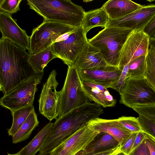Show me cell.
Instances as JSON below:
<instances>
[{
	"instance_id": "obj_39",
	"label": "cell",
	"mask_w": 155,
	"mask_h": 155,
	"mask_svg": "<svg viewBox=\"0 0 155 155\" xmlns=\"http://www.w3.org/2000/svg\"><path fill=\"white\" fill-rule=\"evenodd\" d=\"M150 45L152 46L155 48V38H150Z\"/></svg>"
},
{
	"instance_id": "obj_25",
	"label": "cell",
	"mask_w": 155,
	"mask_h": 155,
	"mask_svg": "<svg viewBox=\"0 0 155 155\" xmlns=\"http://www.w3.org/2000/svg\"><path fill=\"white\" fill-rule=\"evenodd\" d=\"M35 110L33 105L24 107L11 111L13 122L11 128L8 130L9 136H13L25 122L29 114Z\"/></svg>"
},
{
	"instance_id": "obj_28",
	"label": "cell",
	"mask_w": 155,
	"mask_h": 155,
	"mask_svg": "<svg viewBox=\"0 0 155 155\" xmlns=\"http://www.w3.org/2000/svg\"><path fill=\"white\" fill-rule=\"evenodd\" d=\"M117 120L120 125L131 133L142 131L138 117L122 116Z\"/></svg>"
},
{
	"instance_id": "obj_6",
	"label": "cell",
	"mask_w": 155,
	"mask_h": 155,
	"mask_svg": "<svg viewBox=\"0 0 155 155\" xmlns=\"http://www.w3.org/2000/svg\"><path fill=\"white\" fill-rule=\"evenodd\" d=\"M60 91L58 117L90 100L78 70L73 65L68 66L64 83Z\"/></svg>"
},
{
	"instance_id": "obj_30",
	"label": "cell",
	"mask_w": 155,
	"mask_h": 155,
	"mask_svg": "<svg viewBox=\"0 0 155 155\" xmlns=\"http://www.w3.org/2000/svg\"><path fill=\"white\" fill-rule=\"evenodd\" d=\"M138 118L142 131L155 139V122L140 115Z\"/></svg>"
},
{
	"instance_id": "obj_33",
	"label": "cell",
	"mask_w": 155,
	"mask_h": 155,
	"mask_svg": "<svg viewBox=\"0 0 155 155\" xmlns=\"http://www.w3.org/2000/svg\"><path fill=\"white\" fill-rule=\"evenodd\" d=\"M129 62L124 66L118 81L114 86L113 89L117 91L120 94L123 90L125 84L128 71Z\"/></svg>"
},
{
	"instance_id": "obj_18",
	"label": "cell",
	"mask_w": 155,
	"mask_h": 155,
	"mask_svg": "<svg viewBox=\"0 0 155 155\" xmlns=\"http://www.w3.org/2000/svg\"><path fill=\"white\" fill-rule=\"evenodd\" d=\"M83 84L90 100L105 108L115 106L116 100L104 87L89 82L83 81Z\"/></svg>"
},
{
	"instance_id": "obj_31",
	"label": "cell",
	"mask_w": 155,
	"mask_h": 155,
	"mask_svg": "<svg viewBox=\"0 0 155 155\" xmlns=\"http://www.w3.org/2000/svg\"><path fill=\"white\" fill-rule=\"evenodd\" d=\"M21 0H0V11L11 15L20 10L19 5Z\"/></svg>"
},
{
	"instance_id": "obj_20",
	"label": "cell",
	"mask_w": 155,
	"mask_h": 155,
	"mask_svg": "<svg viewBox=\"0 0 155 155\" xmlns=\"http://www.w3.org/2000/svg\"><path fill=\"white\" fill-rule=\"evenodd\" d=\"M109 17L104 8L101 7L85 12L81 26L86 34L91 29L97 27H107Z\"/></svg>"
},
{
	"instance_id": "obj_24",
	"label": "cell",
	"mask_w": 155,
	"mask_h": 155,
	"mask_svg": "<svg viewBox=\"0 0 155 155\" xmlns=\"http://www.w3.org/2000/svg\"><path fill=\"white\" fill-rule=\"evenodd\" d=\"M39 123L37 115L34 110L29 114L20 128L12 136V143L16 144L28 139Z\"/></svg>"
},
{
	"instance_id": "obj_7",
	"label": "cell",
	"mask_w": 155,
	"mask_h": 155,
	"mask_svg": "<svg viewBox=\"0 0 155 155\" xmlns=\"http://www.w3.org/2000/svg\"><path fill=\"white\" fill-rule=\"evenodd\" d=\"M44 74L36 73L24 80L4 95L0 105L11 111L33 105L37 85Z\"/></svg>"
},
{
	"instance_id": "obj_12",
	"label": "cell",
	"mask_w": 155,
	"mask_h": 155,
	"mask_svg": "<svg viewBox=\"0 0 155 155\" xmlns=\"http://www.w3.org/2000/svg\"><path fill=\"white\" fill-rule=\"evenodd\" d=\"M100 133L93 130L87 123L58 146L49 155H75L84 150Z\"/></svg>"
},
{
	"instance_id": "obj_44",
	"label": "cell",
	"mask_w": 155,
	"mask_h": 155,
	"mask_svg": "<svg viewBox=\"0 0 155 155\" xmlns=\"http://www.w3.org/2000/svg\"><path fill=\"white\" fill-rule=\"evenodd\" d=\"M40 155L39 154V155Z\"/></svg>"
},
{
	"instance_id": "obj_29",
	"label": "cell",
	"mask_w": 155,
	"mask_h": 155,
	"mask_svg": "<svg viewBox=\"0 0 155 155\" xmlns=\"http://www.w3.org/2000/svg\"><path fill=\"white\" fill-rule=\"evenodd\" d=\"M132 109L139 115L155 122V104L137 105L133 107Z\"/></svg>"
},
{
	"instance_id": "obj_17",
	"label": "cell",
	"mask_w": 155,
	"mask_h": 155,
	"mask_svg": "<svg viewBox=\"0 0 155 155\" xmlns=\"http://www.w3.org/2000/svg\"><path fill=\"white\" fill-rule=\"evenodd\" d=\"M88 124L95 131L111 135L120 145L132 133L120 125L117 119H105L98 117L90 121Z\"/></svg>"
},
{
	"instance_id": "obj_11",
	"label": "cell",
	"mask_w": 155,
	"mask_h": 155,
	"mask_svg": "<svg viewBox=\"0 0 155 155\" xmlns=\"http://www.w3.org/2000/svg\"><path fill=\"white\" fill-rule=\"evenodd\" d=\"M149 36L143 30L134 29L130 33L120 53L118 67L124 66L133 60L147 55L150 46Z\"/></svg>"
},
{
	"instance_id": "obj_9",
	"label": "cell",
	"mask_w": 155,
	"mask_h": 155,
	"mask_svg": "<svg viewBox=\"0 0 155 155\" xmlns=\"http://www.w3.org/2000/svg\"><path fill=\"white\" fill-rule=\"evenodd\" d=\"M87 34L81 26L65 39L56 41L51 46L53 52L68 66L74 65L84 48L88 43Z\"/></svg>"
},
{
	"instance_id": "obj_19",
	"label": "cell",
	"mask_w": 155,
	"mask_h": 155,
	"mask_svg": "<svg viewBox=\"0 0 155 155\" xmlns=\"http://www.w3.org/2000/svg\"><path fill=\"white\" fill-rule=\"evenodd\" d=\"M143 5L130 0H109L102 7L110 19L119 18L142 7Z\"/></svg>"
},
{
	"instance_id": "obj_8",
	"label": "cell",
	"mask_w": 155,
	"mask_h": 155,
	"mask_svg": "<svg viewBox=\"0 0 155 155\" xmlns=\"http://www.w3.org/2000/svg\"><path fill=\"white\" fill-rule=\"evenodd\" d=\"M120 95V103L132 108L137 105L155 104V92L145 78H127Z\"/></svg>"
},
{
	"instance_id": "obj_36",
	"label": "cell",
	"mask_w": 155,
	"mask_h": 155,
	"mask_svg": "<svg viewBox=\"0 0 155 155\" xmlns=\"http://www.w3.org/2000/svg\"><path fill=\"white\" fill-rule=\"evenodd\" d=\"M143 31L150 38L155 35V15L143 29Z\"/></svg>"
},
{
	"instance_id": "obj_26",
	"label": "cell",
	"mask_w": 155,
	"mask_h": 155,
	"mask_svg": "<svg viewBox=\"0 0 155 155\" xmlns=\"http://www.w3.org/2000/svg\"><path fill=\"white\" fill-rule=\"evenodd\" d=\"M146 56L142 55L129 62L127 78L141 79L145 78L146 71Z\"/></svg>"
},
{
	"instance_id": "obj_2",
	"label": "cell",
	"mask_w": 155,
	"mask_h": 155,
	"mask_svg": "<svg viewBox=\"0 0 155 155\" xmlns=\"http://www.w3.org/2000/svg\"><path fill=\"white\" fill-rule=\"evenodd\" d=\"M25 51L8 39L0 38V90L4 95L36 73Z\"/></svg>"
},
{
	"instance_id": "obj_21",
	"label": "cell",
	"mask_w": 155,
	"mask_h": 155,
	"mask_svg": "<svg viewBox=\"0 0 155 155\" xmlns=\"http://www.w3.org/2000/svg\"><path fill=\"white\" fill-rule=\"evenodd\" d=\"M120 146L118 141L111 135L100 133L84 150L86 153H97L114 149Z\"/></svg>"
},
{
	"instance_id": "obj_22",
	"label": "cell",
	"mask_w": 155,
	"mask_h": 155,
	"mask_svg": "<svg viewBox=\"0 0 155 155\" xmlns=\"http://www.w3.org/2000/svg\"><path fill=\"white\" fill-rule=\"evenodd\" d=\"M52 123L46 124L26 146L18 153L20 155H35L43 146L49 133Z\"/></svg>"
},
{
	"instance_id": "obj_5",
	"label": "cell",
	"mask_w": 155,
	"mask_h": 155,
	"mask_svg": "<svg viewBox=\"0 0 155 155\" xmlns=\"http://www.w3.org/2000/svg\"><path fill=\"white\" fill-rule=\"evenodd\" d=\"M77 28L62 23L44 20L32 31L30 36L29 54L39 52L56 41L65 39Z\"/></svg>"
},
{
	"instance_id": "obj_10",
	"label": "cell",
	"mask_w": 155,
	"mask_h": 155,
	"mask_svg": "<svg viewBox=\"0 0 155 155\" xmlns=\"http://www.w3.org/2000/svg\"><path fill=\"white\" fill-rule=\"evenodd\" d=\"M57 74L55 70L51 72L43 85L38 100L40 112L50 121L59 116L61 91L56 90L58 84Z\"/></svg>"
},
{
	"instance_id": "obj_32",
	"label": "cell",
	"mask_w": 155,
	"mask_h": 155,
	"mask_svg": "<svg viewBox=\"0 0 155 155\" xmlns=\"http://www.w3.org/2000/svg\"><path fill=\"white\" fill-rule=\"evenodd\" d=\"M138 133H132L120 145V150L126 155H128L132 150L135 138Z\"/></svg>"
},
{
	"instance_id": "obj_1",
	"label": "cell",
	"mask_w": 155,
	"mask_h": 155,
	"mask_svg": "<svg viewBox=\"0 0 155 155\" xmlns=\"http://www.w3.org/2000/svg\"><path fill=\"white\" fill-rule=\"evenodd\" d=\"M101 107L87 102L58 117L52 123L39 155L49 153L90 120L103 113Z\"/></svg>"
},
{
	"instance_id": "obj_16",
	"label": "cell",
	"mask_w": 155,
	"mask_h": 155,
	"mask_svg": "<svg viewBox=\"0 0 155 155\" xmlns=\"http://www.w3.org/2000/svg\"><path fill=\"white\" fill-rule=\"evenodd\" d=\"M107 65L100 51L88 43L85 45L73 65L77 70H88L101 68Z\"/></svg>"
},
{
	"instance_id": "obj_13",
	"label": "cell",
	"mask_w": 155,
	"mask_h": 155,
	"mask_svg": "<svg viewBox=\"0 0 155 155\" xmlns=\"http://www.w3.org/2000/svg\"><path fill=\"white\" fill-rule=\"evenodd\" d=\"M155 15V4L143 5L132 12L115 19H110L107 27L143 30Z\"/></svg>"
},
{
	"instance_id": "obj_14",
	"label": "cell",
	"mask_w": 155,
	"mask_h": 155,
	"mask_svg": "<svg viewBox=\"0 0 155 155\" xmlns=\"http://www.w3.org/2000/svg\"><path fill=\"white\" fill-rule=\"evenodd\" d=\"M0 30L2 38L8 39L25 50L29 49L30 37L17 25L11 15L0 11Z\"/></svg>"
},
{
	"instance_id": "obj_40",
	"label": "cell",
	"mask_w": 155,
	"mask_h": 155,
	"mask_svg": "<svg viewBox=\"0 0 155 155\" xmlns=\"http://www.w3.org/2000/svg\"><path fill=\"white\" fill-rule=\"evenodd\" d=\"M120 146L113 152L107 155H117V154L120 152Z\"/></svg>"
},
{
	"instance_id": "obj_41",
	"label": "cell",
	"mask_w": 155,
	"mask_h": 155,
	"mask_svg": "<svg viewBox=\"0 0 155 155\" xmlns=\"http://www.w3.org/2000/svg\"><path fill=\"white\" fill-rule=\"evenodd\" d=\"M117 155H126V154L120 152Z\"/></svg>"
},
{
	"instance_id": "obj_42",
	"label": "cell",
	"mask_w": 155,
	"mask_h": 155,
	"mask_svg": "<svg viewBox=\"0 0 155 155\" xmlns=\"http://www.w3.org/2000/svg\"><path fill=\"white\" fill-rule=\"evenodd\" d=\"M7 155H19V154L18 153H16L14 154H11L9 153H8Z\"/></svg>"
},
{
	"instance_id": "obj_23",
	"label": "cell",
	"mask_w": 155,
	"mask_h": 155,
	"mask_svg": "<svg viewBox=\"0 0 155 155\" xmlns=\"http://www.w3.org/2000/svg\"><path fill=\"white\" fill-rule=\"evenodd\" d=\"M51 46L38 53L29 54V62L36 73L44 74V68L51 61L57 58L52 51Z\"/></svg>"
},
{
	"instance_id": "obj_35",
	"label": "cell",
	"mask_w": 155,
	"mask_h": 155,
	"mask_svg": "<svg viewBox=\"0 0 155 155\" xmlns=\"http://www.w3.org/2000/svg\"><path fill=\"white\" fill-rule=\"evenodd\" d=\"M145 134V142L149 149L150 155H155V139Z\"/></svg>"
},
{
	"instance_id": "obj_3",
	"label": "cell",
	"mask_w": 155,
	"mask_h": 155,
	"mask_svg": "<svg viewBox=\"0 0 155 155\" xmlns=\"http://www.w3.org/2000/svg\"><path fill=\"white\" fill-rule=\"evenodd\" d=\"M30 8L43 17L78 27L81 26L85 12L84 9L70 0H27Z\"/></svg>"
},
{
	"instance_id": "obj_34",
	"label": "cell",
	"mask_w": 155,
	"mask_h": 155,
	"mask_svg": "<svg viewBox=\"0 0 155 155\" xmlns=\"http://www.w3.org/2000/svg\"><path fill=\"white\" fill-rule=\"evenodd\" d=\"M128 155H150L149 149L145 143L144 139Z\"/></svg>"
},
{
	"instance_id": "obj_15",
	"label": "cell",
	"mask_w": 155,
	"mask_h": 155,
	"mask_svg": "<svg viewBox=\"0 0 155 155\" xmlns=\"http://www.w3.org/2000/svg\"><path fill=\"white\" fill-rule=\"evenodd\" d=\"M77 70L82 81L91 82L101 85L107 89H113L122 71L117 66L109 65L95 70Z\"/></svg>"
},
{
	"instance_id": "obj_27",
	"label": "cell",
	"mask_w": 155,
	"mask_h": 155,
	"mask_svg": "<svg viewBox=\"0 0 155 155\" xmlns=\"http://www.w3.org/2000/svg\"><path fill=\"white\" fill-rule=\"evenodd\" d=\"M145 78L149 86L155 92V48L150 45L146 56Z\"/></svg>"
},
{
	"instance_id": "obj_43",
	"label": "cell",
	"mask_w": 155,
	"mask_h": 155,
	"mask_svg": "<svg viewBox=\"0 0 155 155\" xmlns=\"http://www.w3.org/2000/svg\"><path fill=\"white\" fill-rule=\"evenodd\" d=\"M153 38H155V35H154Z\"/></svg>"
},
{
	"instance_id": "obj_38",
	"label": "cell",
	"mask_w": 155,
	"mask_h": 155,
	"mask_svg": "<svg viewBox=\"0 0 155 155\" xmlns=\"http://www.w3.org/2000/svg\"><path fill=\"white\" fill-rule=\"evenodd\" d=\"M118 147L114 149L108 150L104 151L90 154L86 153L84 152V150H82L79 151L75 155H107L113 152Z\"/></svg>"
},
{
	"instance_id": "obj_4",
	"label": "cell",
	"mask_w": 155,
	"mask_h": 155,
	"mask_svg": "<svg viewBox=\"0 0 155 155\" xmlns=\"http://www.w3.org/2000/svg\"><path fill=\"white\" fill-rule=\"evenodd\" d=\"M132 30L130 28L107 27L89 39L88 43L100 51L108 65L118 67L120 50Z\"/></svg>"
},
{
	"instance_id": "obj_37",
	"label": "cell",
	"mask_w": 155,
	"mask_h": 155,
	"mask_svg": "<svg viewBox=\"0 0 155 155\" xmlns=\"http://www.w3.org/2000/svg\"><path fill=\"white\" fill-rule=\"evenodd\" d=\"M145 133L142 131L138 132L135 138L132 150L141 143L145 139Z\"/></svg>"
}]
</instances>
